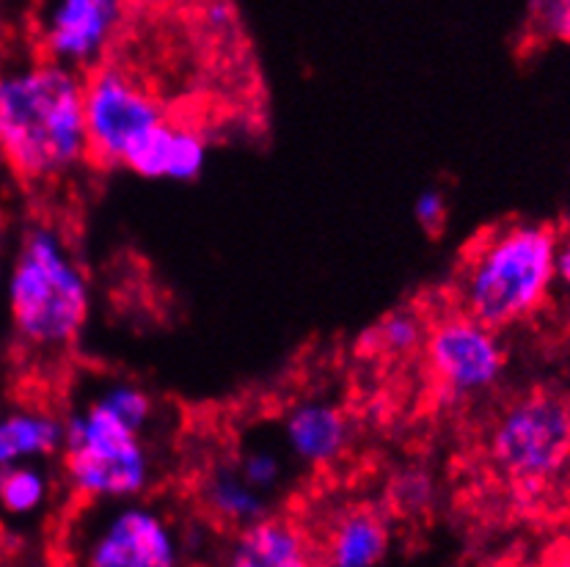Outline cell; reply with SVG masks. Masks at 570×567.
<instances>
[{
    "instance_id": "7c38bea8",
    "label": "cell",
    "mask_w": 570,
    "mask_h": 567,
    "mask_svg": "<svg viewBox=\"0 0 570 567\" xmlns=\"http://www.w3.org/2000/svg\"><path fill=\"white\" fill-rule=\"evenodd\" d=\"M312 546L304 531L284 518H265L237 529L229 548L235 567H304L312 565Z\"/></svg>"
},
{
    "instance_id": "3957f363",
    "label": "cell",
    "mask_w": 570,
    "mask_h": 567,
    "mask_svg": "<svg viewBox=\"0 0 570 567\" xmlns=\"http://www.w3.org/2000/svg\"><path fill=\"white\" fill-rule=\"evenodd\" d=\"M9 311L17 337L33 350H63L91 315L83 268L56 229H31L9 279Z\"/></svg>"
},
{
    "instance_id": "9a60e30c",
    "label": "cell",
    "mask_w": 570,
    "mask_h": 567,
    "mask_svg": "<svg viewBox=\"0 0 570 567\" xmlns=\"http://www.w3.org/2000/svg\"><path fill=\"white\" fill-rule=\"evenodd\" d=\"M205 507L220 524H229L240 529V526L265 518L267 510H271V501H267V494L254 488L237 471V466H226L209 474V479L205 483Z\"/></svg>"
},
{
    "instance_id": "d6986e66",
    "label": "cell",
    "mask_w": 570,
    "mask_h": 567,
    "mask_svg": "<svg viewBox=\"0 0 570 567\" xmlns=\"http://www.w3.org/2000/svg\"><path fill=\"white\" fill-rule=\"evenodd\" d=\"M433 499V483L419 468H409L392 483V501L400 513H422Z\"/></svg>"
},
{
    "instance_id": "ac0fdd59",
    "label": "cell",
    "mask_w": 570,
    "mask_h": 567,
    "mask_svg": "<svg viewBox=\"0 0 570 567\" xmlns=\"http://www.w3.org/2000/svg\"><path fill=\"white\" fill-rule=\"evenodd\" d=\"M529 26L546 42L570 48V0H534Z\"/></svg>"
},
{
    "instance_id": "8992f818",
    "label": "cell",
    "mask_w": 570,
    "mask_h": 567,
    "mask_svg": "<svg viewBox=\"0 0 570 567\" xmlns=\"http://www.w3.org/2000/svg\"><path fill=\"white\" fill-rule=\"evenodd\" d=\"M86 136L89 158L100 166H119L125 155L153 127L168 119L166 108L130 69L100 61L83 74Z\"/></svg>"
},
{
    "instance_id": "7a4b0ae2",
    "label": "cell",
    "mask_w": 570,
    "mask_h": 567,
    "mask_svg": "<svg viewBox=\"0 0 570 567\" xmlns=\"http://www.w3.org/2000/svg\"><path fill=\"white\" fill-rule=\"evenodd\" d=\"M560 229L513 221L485 231L458 276L463 315L504 331L538 315L557 289Z\"/></svg>"
},
{
    "instance_id": "ffe728a7",
    "label": "cell",
    "mask_w": 570,
    "mask_h": 567,
    "mask_svg": "<svg viewBox=\"0 0 570 567\" xmlns=\"http://www.w3.org/2000/svg\"><path fill=\"white\" fill-rule=\"evenodd\" d=\"M237 471H240L254 488L262 490V494H271V490H276L278 483H282L284 466L271 449H252V452L240 457Z\"/></svg>"
},
{
    "instance_id": "52a82bcc",
    "label": "cell",
    "mask_w": 570,
    "mask_h": 567,
    "mask_svg": "<svg viewBox=\"0 0 570 567\" xmlns=\"http://www.w3.org/2000/svg\"><path fill=\"white\" fill-rule=\"evenodd\" d=\"M424 358L435 384L452 397H476L499 384L508 364L497 328L450 315L424 334Z\"/></svg>"
},
{
    "instance_id": "ba28073f",
    "label": "cell",
    "mask_w": 570,
    "mask_h": 567,
    "mask_svg": "<svg viewBox=\"0 0 570 567\" xmlns=\"http://www.w3.org/2000/svg\"><path fill=\"white\" fill-rule=\"evenodd\" d=\"M91 567H171L183 559L177 531L149 507L116 501V507L91 529L83 546Z\"/></svg>"
},
{
    "instance_id": "4fadbf2b",
    "label": "cell",
    "mask_w": 570,
    "mask_h": 567,
    "mask_svg": "<svg viewBox=\"0 0 570 567\" xmlns=\"http://www.w3.org/2000/svg\"><path fill=\"white\" fill-rule=\"evenodd\" d=\"M392 546L389 520L377 510H347L325 537V563L336 567H372L386 559Z\"/></svg>"
},
{
    "instance_id": "7402d4cb",
    "label": "cell",
    "mask_w": 570,
    "mask_h": 567,
    "mask_svg": "<svg viewBox=\"0 0 570 567\" xmlns=\"http://www.w3.org/2000/svg\"><path fill=\"white\" fill-rule=\"evenodd\" d=\"M557 287L570 298V223L560 229V242H557Z\"/></svg>"
},
{
    "instance_id": "5bb4252c",
    "label": "cell",
    "mask_w": 570,
    "mask_h": 567,
    "mask_svg": "<svg viewBox=\"0 0 570 567\" xmlns=\"http://www.w3.org/2000/svg\"><path fill=\"white\" fill-rule=\"evenodd\" d=\"M63 421L42 410H20L0 419V468L61 452Z\"/></svg>"
},
{
    "instance_id": "5b68a950",
    "label": "cell",
    "mask_w": 570,
    "mask_h": 567,
    "mask_svg": "<svg viewBox=\"0 0 570 567\" xmlns=\"http://www.w3.org/2000/svg\"><path fill=\"white\" fill-rule=\"evenodd\" d=\"M491 460L521 488H540L570 466V399L529 391L499 414L491 430Z\"/></svg>"
},
{
    "instance_id": "6da1fadb",
    "label": "cell",
    "mask_w": 570,
    "mask_h": 567,
    "mask_svg": "<svg viewBox=\"0 0 570 567\" xmlns=\"http://www.w3.org/2000/svg\"><path fill=\"white\" fill-rule=\"evenodd\" d=\"M0 160L22 182H52L89 160L83 72L48 58L0 74Z\"/></svg>"
},
{
    "instance_id": "30bf717a",
    "label": "cell",
    "mask_w": 570,
    "mask_h": 567,
    "mask_svg": "<svg viewBox=\"0 0 570 567\" xmlns=\"http://www.w3.org/2000/svg\"><path fill=\"white\" fill-rule=\"evenodd\" d=\"M207 166V136L190 125H179L168 116L153 127L121 160V169L141 179H171L194 182Z\"/></svg>"
},
{
    "instance_id": "9c48e42d",
    "label": "cell",
    "mask_w": 570,
    "mask_h": 567,
    "mask_svg": "<svg viewBox=\"0 0 570 567\" xmlns=\"http://www.w3.org/2000/svg\"><path fill=\"white\" fill-rule=\"evenodd\" d=\"M127 0H56L45 26L50 61L89 72L116 42Z\"/></svg>"
},
{
    "instance_id": "e0dca14e",
    "label": "cell",
    "mask_w": 570,
    "mask_h": 567,
    "mask_svg": "<svg viewBox=\"0 0 570 567\" xmlns=\"http://www.w3.org/2000/svg\"><path fill=\"white\" fill-rule=\"evenodd\" d=\"M428 328L422 326L416 315L411 311H392L383 317L372 331L364 334V347L372 352H386V356H405L424 345Z\"/></svg>"
},
{
    "instance_id": "2e32d148",
    "label": "cell",
    "mask_w": 570,
    "mask_h": 567,
    "mask_svg": "<svg viewBox=\"0 0 570 567\" xmlns=\"http://www.w3.org/2000/svg\"><path fill=\"white\" fill-rule=\"evenodd\" d=\"M48 474L42 468L31 466L28 460L0 468V505H3L6 513H37L48 501Z\"/></svg>"
},
{
    "instance_id": "44dd1931",
    "label": "cell",
    "mask_w": 570,
    "mask_h": 567,
    "mask_svg": "<svg viewBox=\"0 0 570 567\" xmlns=\"http://www.w3.org/2000/svg\"><path fill=\"white\" fill-rule=\"evenodd\" d=\"M414 218L424 235H441L450 218V205L439 188H424L414 201Z\"/></svg>"
},
{
    "instance_id": "8fae6325",
    "label": "cell",
    "mask_w": 570,
    "mask_h": 567,
    "mask_svg": "<svg viewBox=\"0 0 570 567\" xmlns=\"http://www.w3.org/2000/svg\"><path fill=\"white\" fill-rule=\"evenodd\" d=\"M351 425L347 416L325 399L298 402L284 419V444L304 466H328L345 452Z\"/></svg>"
},
{
    "instance_id": "277c9868",
    "label": "cell",
    "mask_w": 570,
    "mask_h": 567,
    "mask_svg": "<svg viewBox=\"0 0 570 567\" xmlns=\"http://www.w3.org/2000/svg\"><path fill=\"white\" fill-rule=\"evenodd\" d=\"M61 455L75 494L97 505L136 499L153 479L144 430L100 395L63 421Z\"/></svg>"
}]
</instances>
